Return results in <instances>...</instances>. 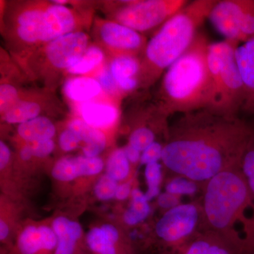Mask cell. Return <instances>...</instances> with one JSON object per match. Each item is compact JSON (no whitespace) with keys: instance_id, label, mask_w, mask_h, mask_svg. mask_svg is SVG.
<instances>
[{"instance_id":"6da1fadb","label":"cell","mask_w":254,"mask_h":254,"mask_svg":"<svg viewBox=\"0 0 254 254\" xmlns=\"http://www.w3.org/2000/svg\"><path fill=\"white\" fill-rule=\"evenodd\" d=\"M254 128L237 116L209 109L182 114L169 127L162 162L169 171L197 184L240 169Z\"/></svg>"},{"instance_id":"7a4b0ae2","label":"cell","mask_w":254,"mask_h":254,"mask_svg":"<svg viewBox=\"0 0 254 254\" xmlns=\"http://www.w3.org/2000/svg\"><path fill=\"white\" fill-rule=\"evenodd\" d=\"M202 229L215 232L240 254H254V218L247 216L254 201L241 169L218 174L204 184Z\"/></svg>"},{"instance_id":"3957f363","label":"cell","mask_w":254,"mask_h":254,"mask_svg":"<svg viewBox=\"0 0 254 254\" xmlns=\"http://www.w3.org/2000/svg\"><path fill=\"white\" fill-rule=\"evenodd\" d=\"M209 44L208 38L198 33L188 50L164 73L157 104L167 116L211 108Z\"/></svg>"},{"instance_id":"277c9868","label":"cell","mask_w":254,"mask_h":254,"mask_svg":"<svg viewBox=\"0 0 254 254\" xmlns=\"http://www.w3.org/2000/svg\"><path fill=\"white\" fill-rule=\"evenodd\" d=\"M217 0L189 1L164 23L145 46L141 60L140 86L156 81L185 52L198 33Z\"/></svg>"},{"instance_id":"5b68a950","label":"cell","mask_w":254,"mask_h":254,"mask_svg":"<svg viewBox=\"0 0 254 254\" xmlns=\"http://www.w3.org/2000/svg\"><path fill=\"white\" fill-rule=\"evenodd\" d=\"M239 43L228 40L210 43L208 64L213 88L210 110L222 115L237 116L243 109L245 92L235 59Z\"/></svg>"},{"instance_id":"8992f818","label":"cell","mask_w":254,"mask_h":254,"mask_svg":"<svg viewBox=\"0 0 254 254\" xmlns=\"http://www.w3.org/2000/svg\"><path fill=\"white\" fill-rule=\"evenodd\" d=\"M16 34L26 44L50 43L75 31L76 18L64 5L33 6L21 11L16 18Z\"/></svg>"},{"instance_id":"52a82bcc","label":"cell","mask_w":254,"mask_h":254,"mask_svg":"<svg viewBox=\"0 0 254 254\" xmlns=\"http://www.w3.org/2000/svg\"><path fill=\"white\" fill-rule=\"evenodd\" d=\"M186 0H143L122 1L115 14L116 22L138 33L159 28L186 6Z\"/></svg>"},{"instance_id":"ba28073f","label":"cell","mask_w":254,"mask_h":254,"mask_svg":"<svg viewBox=\"0 0 254 254\" xmlns=\"http://www.w3.org/2000/svg\"><path fill=\"white\" fill-rule=\"evenodd\" d=\"M202 228L200 202L183 203L167 210L155 225V234L168 254Z\"/></svg>"},{"instance_id":"9c48e42d","label":"cell","mask_w":254,"mask_h":254,"mask_svg":"<svg viewBox=\"0 0 254 254\" xmlns=\"http://www.w3.org/2000/svg\"><path fill=\"white\" fill-rule=\"evenodd\" d=\"M208 19L225 40L242 43L254 36V0H217Z\"/></svg>"},{"instance_id":"30bf717a","label":"cell","mask_w":254,"mask_h":254,"mask_svg":"<svg viewBox=\"0 0 254 254\" xmlns=\"http://www.w3.org/2000/svg\"><path fill=\"white\" fill-rule=\"evenodd\" d=\"M88 38L82 31H73L47 43L44 55L47 63L56 69L71 67L88 48Z\"/></svg>"},{"instance_id":"8fae6325","label":"cell","mask_w":254,"mask_h":254,"mask_svg":"<svg viewBox=\"0 0 254 254\" xmlns=\"http://www.w3.org/2000/svg\"><path fill=\"white\" fill-rule=\"evenodd\" d=\"M100 40L118 56H134L144 52V37L131 28L116 21H105L99 27Z\"/></svg>"},{"instance_id":"7c38bea8","label":"cell","mask_w":254,"mask_h":254,"mask_svg":"<svg viewBox=\"0 0 254 254\" xmlns=\"http://www.w3.org/2000/svg\"><path fill=\"white\" fill-rule=\"evenodd\" d=\"M58 237L47 226L26 227L18 235L15 251L11 254H55Z\"/></svg>"},{"instance_id":"4fadbf2b","label":"cell","mask_w":254,"mask_h":254,"mask_svg":"<svg viewBox=\"0 0 254 254\" xmlns=\"http://www.w3.org/2000/svg\"><path fill=\"white\" fill-rule=\"evenodd\" d=\"M166 254H240L230 242L215 232L201 230Z\"/></svg>"},{"instance_id":"5bb4252c","label":"cell","mask_w":254,"mask_h":254,"mask_svg":"<svg viewBox=\"0 0 254 254\" xmlns=\"http://www.w3.org/2000/svg\"><path fill=\"white\" fill-rule=\"evenodd\" d=\"M103 168L104 163L98 157H66L55 163L52 176L59 181L69 182L79 177L98 175Z\"/></svg>"},{"instance_id":"9a60e30c","label":"cell","mask_w":254,"mask_h":254,"mask_svg":"<svg viewBox=\"0 0 254 254\" xmlns=\"http://www.w3.org/2000/svg\"><path fill=\"white\" fill-rule=\"evenodd\" d=\"M235 59L245 86L242 110L254 113V36L237 45Z\"/></svg>"},{"instance_id":"2e32d148","label":"cell","mask_w":254,"mask_h":254,"mask_svg":"<svg viewBox=\"0 0 254 254\" xmlns=\"http://www.w3.org/2000/svg\"><path fill=\"white\" fill-rule=\"evenodd\" d=\"M118 229L110 224L94 227L87 234V247L94 254H133L128 247L120 246Z\"/></svg>"},{"instance_id":"e0dca14e","label":"cell","mask_w":254,"mask_h":254,"mask_svg":"<svg viewBox=\"0 0 254 254\" xmlns=\"http://www.w3.org/2000/svg\"><path fill=\"white\" fill-rule=\"evenodd\" d=\"M141 60L134 56H118L112 61L110 70L118 88L131 91L140 86Z\"/></svg>"},{"instance_id":"ac0fdd59","label":"cell","mask_w":254,"mask_h":254,"mask_svg":"<svg viewBox=\"0 0 254 254\" xmlns=\"http://www.w3.org/2000/svg\"><path fill=\"white\" fill-rule=\"evenodd\" d=\"M53 229L58 237L55 254H78V245L83 232L79 223L64 217H58L53 221Z\"/></svg>"},{"instance_id":"d6986e66","label":"cell","mask_w":254,"mask_h":254,"mask_svg":"<svg viewBox=\"0 0 254 254\" xmlns=\"http://www.w3.org/2000/svg\"><path fill=\"white\" fill-rule=\"evenodd\" d=\"M67 128L74 132L81 141L83 155L88 158H96L106 146V137L101 130L90 126L81 119H74L68 123Z\"/></svg>"},{"instance_id":"ffe728a7","label":"cell","mask_w":254,"mask_h":254,"mask_svg":"<svg viewBox=\"0 0 254 254\" xmlns=\"http://www.w3.org/2000/svg\"><path fill=\"white\" fill-rule=\"evenodd\" d=\"M81 120L96 128L112 126L118 120V110L114 105L86 102L79 106Z\"/></svg>"},{"instance_id":"44dd1931","label":"cell","mask_w":254,"mask_h":254,"mask_svg":"<svg viewBox=\"0 0 254 254\" xmlns=\"http://www.w3.org/2000/svg\"><path fill=\"white\" fill-rule=\"evenodd\" d=\"M101 91L98 80L88 76L70 78L64 86V92L68 99L82 103L89 101Z\"/></svg>"},{"instance_id":"7402d4cb","label":"cell","mask_w":254,"mask_h":254,"mask_svg":"<svg viewBox=\"0 0 254 254\" xmlns=\"http://www.w3.org/2000/svg\"><path fill=\"white\" fill-rule=\"evenodd\" d=\"M17 131L26 143H31L52 139L56 133V128L50 119L39 116L18 125Z\"/></svg>"},{"instance_id":"603a6c76","label":"cell","mask_w":254,"mask_h":254,"mask_svg":"<svg viewBox=\"0 0 254 254\" xmlns=\"http://www.w3.org/2000/svg\"><path fill=\"white\" fill-rule=\"evenodd\" d=\"M42 108L39 103L31 100H18L6 113L1 115L8 124H23L39 117Z\"/></svg>"},{"instance_id":"cb8c5ba5","label":"cell","mask_w":254,"mask_h":254,"mask_svg":"<svg viewBox=\"0 0 254 254\" xmlns=\"http://www.w3.org/2000/svg\"><path fill=\"white\" fill-rule=\"evenodd\" d=\"M131 203L124 213V221L127 225L133 226L143 222L150 213L148 200L141 190L134 189L131 191Z\"/></svg>"},{"instance_id":"d4e9b609","label":"cell","mask_w":254,"mask_h":254,"mask_svg":"<svg viewBox=\"0 0 254 254\" xmlns=\"http://www.w3.org/2000/svg\"><path fill=\"white\" fill-rule=\"evenodd\" d=\"M104 60L103 50L97 46H90L87 48L81 58L72 65L67 71L71 74H84L91 71L100 64Z\"/></svg>"},{"instance_id":"484cf974","label":"cell","mask_w":254,"mask_h":254,"mask_svg":"<svg viewBox=\"0 0 254 254\" xmlns=\"http://www.w3.org/2000/svg\"><path fill=\"white\" fill-rule=\"evenodd\" d=\"M106 172L107 175L118 182L125 180L128 177L130 162L124 149H117L111 153L107 161Z\"/></svg>"},{"instance_id":"4316f807","label":"cell","mask_w":254,"mask_h":254,"mask_svg":"<svg viewBox=\"0 0 254 254\" xmlns=\"http://www.w3.org/2000/svg\"><path fill=\"white\" fill-rule=\"evenodd\" d=\"M162 166L158 162L145 165V177L148 190L144 193L148 201L160 194V185L162 182Z\"/></svg>"},{"instance_id":"83f0119b","label":"cell","mask_w":254,"mask_h":254,"mask_svg":"<svg viewBox=\"0 0 254 254\" xmlns=\"http://www.w3.org/2000/svg\"><path fill=\"white\" fill-rule=\"evenodd\" d=\"M240 169L248 182L254 201V131L251 136L242 157Z\"/></svg>"},{"instance_id":"f1b7e54d","label":"cell","mask_w":254,"mask_h":254,"mask_svg":"<svg viewBox=\"0 0 254 254\" xmlns=\"http://www.w3.org/2000/svg\"><path fill=\"white\" fill-rule=\"evenodd\" d=\"M155 141V133L154 131L145 126L137 127L130 134L128 138V144L133 148L144 151L148 146Z\"/></svg>"},{"instance_id":"f546056e","label":"cell","mask_w":254,"mask_h":254,"mask_svg":"<svg viewBox=\"0 0 254 254\" xmlns=\"http://www.w3.org/2000/svg\"><path fill=\"white\" fill-rule=\"evenodd\" d=\"M166 192L180 195H193L198 190V184L185 177L177 176L167 184Z\"/></svg>"},{"instance_id":"4dcf8cb0","label":"cell","mask_w":254,"mask_h":254,"mask_svg":"<svg viewBox=\"0 0 254 254\" xmlns=\"http://www.w3.org/2000/svg\"><path fill=\"white\" fill-rule=\"evenodd\" d=\"M118 182L107 174L103 175L95 187L97 198L101 200H109L115 197L119 186Z\"/></svg>"},{"instance_id":"1f68e13d","label":"cell","mask_w":254,"mask_h":254,"mask_svg":"<svg viewBox=\"0 0 254 254\" xmlns=\"http://www.w3.org/2000/svg\"><path fill=\"white\" fill-rule=\"evenodd\" d=\"M19 100L16 87L9 83H1L0 86V111L1 115Z\"/></svg>"},{"instance_id":"d6a6232c","label":"cell","mask_w":254,"mask_h":254,"mask_svg":"<svg viewBox=\"0 0 254 254\" xmlns=\"http://www.w3.org/2000/svg\"><path fill=\"white\" fill-rule=\"evenodd\" d=\"M163 147L164 145L158 141H155L154 143H152L144 151L142 152L140 163L141 165H146L149 163H156L159 160H162Z\"/></svg>"},{"instance_id":"836d02e7","label":"cell","mask_w":254,"mask_h":254,"mask_svg":"<svg viewBox=\"0 0 254 254\" xmlns=\"http://www.w3.org/2000/svg\"><path fill=\"white\" fill-rule=\"evenodd\" d=\"M29 145L32 156L45 158L53 153L55 149V143L52 139L26 143Z\"/></svg>"},{"instance_id":"e575fe53","label":"cell","mask_w":254,"mask_h":254,"mask_svg":"<svg viewBox=\"0 0 254 254\" xmlns=\"http://www.w3.org/2000/svg\"><path fill=\"white\" fill-rule=\"evenodd\" d=\"M81 142L77 135L68 128L62 132L59 138L60 148L65 152L76 149Z\"/></svg>"},{"instance_id":"d590c367","label":"cell","mask_w":254,"mask_h":254,"mask_svg":"<svg viewBox=\"0 0 254 254\" xmlns=\"http://www.w3.org/2000/svg\"><path fill=\"white\" fill-rule=\"evenodd\" d=\"M97 80L99 82L102 89H104L107 92L114 93L118 89V85H117L116 81H115L110 68L109 69H108V68L103 69L100 73Z\"/></svg>"},{"instance_id":"8d00e7d4","label":"cell","mask_w":254,"mask_h":254,"mask_svg":"<svg viewBox=\"0 0 254 254\" xmlns=\"http://www.w3.org/2000/svg\"><path fill=\"white\" fill-rule=\"evenodd\" d=\"M180 195L173 194V193H168V192H164L160 193L158 196V203L160 208L170 209L175 208L177 205L181 204L180 203Z\"/></svg>"},{"instance_id":"74e56055","label":"cell","mask_w":254,"mask_h":254,"mask_svg":"<svg viewBox=\"0 0 254 254\" xmlns=\"http://www.w3.org/2000/svg\"><path fill=\"white\" fill-rule=\"evenodd\" d=\"M11 152L4 141H0V169L3 170L9 163Z\"/></svg>"},{"instance_id":"f35d334b","label":"cell","mask_w":254,"mask_h":254,"mask_svg":"<svg viewBox=\"0 0 254 254\" xmlns=\"http://www.w3.org/2000/svg\"><path fill=\"white\" fill-rule=\"evenodd\" d=\"M124 150L130 163H137L141 160V152L133 148L131 145H127L124 148Z\"/></svg>"},{"instance_id":"ab89813d","label":"cell","mask_w":254,"mask_h":254,"mask_svg":"<svg viewBox=\"0 0 254 254\" xmlns=\"http://www.w3.org/2000/svg\"><path fill=\"white\" fill-rule=\"evenodd\" d=\"M131 185L129 183H124L119 185L115 197L118 200H124L131 194Z\"/></svg>"},{"instance_id":"60d3db41","label":"cell","mask_w":254,"mask_h":254,"mask_svg":"<svg viewBox=\"0 0 254 254\" xmlns=\"http://www.w3.org/2000/svg\"><path fill=\"white\" fill-rule=\"evenodd\" d=\"M9 229L6 222L3 220L0 221V240L4 242L9 236Z\"/></svg>"},{"instance_id":"b9f144b4","label":"cell","mask_w":254,"mask_h":254,"mask_svg":"<svg viewBox=\"0 0 254 254\" xmlns=\"http://www.w3.org/2000/svg\"><path fill=\"white\" fill-rule=\"evenodd\" d=\"M20 157L24 161H28L33 157L32 156L31 150H30L29 145H28V143H26L21 148V151H20Z\"/></svg>"},{"instance_id":"7bdbcfd3","label":"cell","mask_w":254,"mask_h":254,"mask_svg":"<svg viewBox=\"0 0 254 254\" xmlns=\"http://www.w3.org/2000/svg\"></svg>"}]
</instances>
